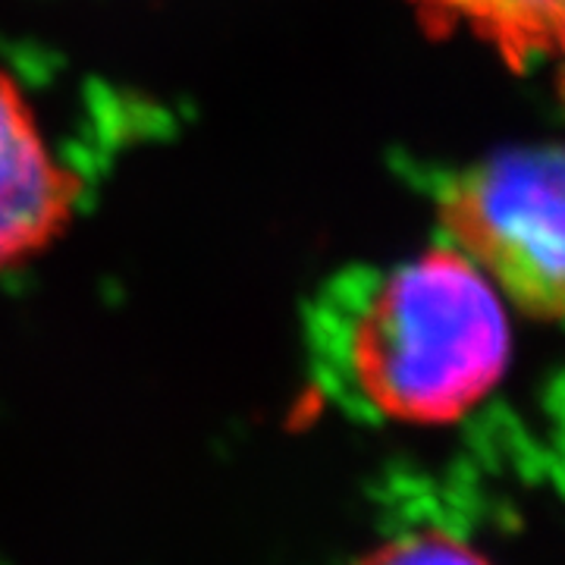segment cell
Masks as SVG:
<instances>
[{
    "label": "cell",
    "instance_id": "1",
    "mask_svg": "<svg viewBox=\"0 0 565 565\" xmlns=\"http://www.w3.org/2000/svg\"><path fill=\"white\" fill-rule=\"evenodd\" d=\"M503 292L456 245L437 243L396 264L345 327L352 390L381 418L444 427L497 393L512 362Z\"/></svg>",
    "mask_w": 565,
    "mask_h": 565
},
{
    "label": "cell",
    "instance_id": "2",
    "mask_svg": "<svg viewBox=\"0 0 565 565\" xmlns=\"http://www.w3.org/2000/svg\"><path fill=\"white\" fill-rule=\"evenodd\" d=\"M446 243L478 264L509 305L559 321L565 173L559 148H512L465 167L437 199Z\"/></svg>",
    "mask_w": 565,
    "mask_h": 565
},
{
    "label": "cell",
    "instance_id": "3",
    "mask_svg": "<svg viewBox=\"0 0 565 565\" xmlns=\"http://www.w3.org/2000/svg\"><path fill=\"white\" fill-rule=\"evenodd\" d=\"M79 204V173L61 161L32 98L0 66V274L61 243Z\"/></svg>",
    "mask_w": 565,
    "mask_h": 565
},
{
    "label": "cell",
    "instance_id": "4",
    "mask_svg": "<svg viewBox=\"0 0 565 565\" xmlns=\"http://www.w3.org/2000/svg\"><path fill=\"white\" fill-rule=\"evenodd\" d=\"M434 39L465 32L512 73H531L563 51L565 0H405Z\"/></svg>",
    "mask_w": 565,
    "mask_h": 565
},
{
    "label": "cell",
    "instance_id": "5",
    "mask_svg": "<svg viewBox=\"0 0 565 565\" xmlns=\"http://www.w3.org/2000/svg\"><path fill=\"white\" fill-rule=\"evenodd\" d=\"M352 565H490L481 550L446 531H418L374 546Z\"/></svg>",
    "mask_w": 565,
    "mask_h": 565
}]
</instances>
